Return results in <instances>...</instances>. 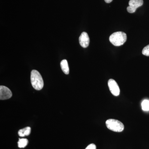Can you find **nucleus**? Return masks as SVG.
Segmentation results:
<instances>
[{
    "mask_svg": "<svg viewBox=\"0 0 149 149\" xmlns=\"http://www.w3.org/2000/svg\"><path fill=\"white\" fill-rule=\"evenodd\" d=\"M113 0H104L107 3H110Z\"/></svg>",
    "mask_w": 149,
    "mask_h": 149,
    "instance_id": "14",
    "label": "nucleus"
},
{
    "mask_svg": "<svg viewBox=\"0 0 149 149\" xmlns=\"http://www.w3.org/2000/svg\"><path fill=\"white\" fill-rule=\"evenodd\" d=\"M31 128L29 127H27L23 129H20L19 130L18 132L19 136L20 137L29 136L31 133Z\"/></svg>",
    "mask_w": 149,
    "mask_h": 149,
    "instance_id": "9",
    "label": "nucleus"
},
{
    "mask_svg": "<svg viewBox=\"0 0 149 149\" xmlns=\"http://www.w3.org/2000/svg\"><path fill=\"white\" fill-rule=\"evenodd\" d=\"M12 96V93L10 90L7 87L4 86H0V99L5 100L10 99Z\"/></svg>",
    "mask_w": 149,
    "mask_h": 149,
    "instance_id": "6",
    "label": "nucleus"
},
{
    "mask_svg": "<svg viewBox=\"0 0 149 149\" xmlns=\"http://www.w3.org/2000/svg\"><path fill=\"white\" fill-rule=\"evenodd\" d=\"M142 109L144 111H149V100H145L142 102Z\"/></svg>",
    "mask_w": 149,
    "mask_h": 149,
    "instance_id": "11",
    "label": "nucleus"
},
{
    "mask_svg": "<svg viewBox=\"0 0 149 149\" xmlns=\"http://www.w3.org/2000/svg\"><path fill=\"white\" fill-rule=\"evenodd\" d=\"M79 43L83 48L88 47L90 43V38L88 34L86 32H83L79 37Z\"/></svg>",
    "mask_w": 149,
    "mask_h": 149,
    "instance_id": "7",
    "label": "nucleus"
},
{
    "mask_svg": "<svg viewBox=\"0 0 149 149\" xmlns=\"http://www.w3.org/2000/svg\"><path fill=\"white\" fill-rule=\"evenodd\" d=\"M142 54L144 55L149 56V45L145 47L142 51Z\"/></svg>",
    "mask_w": 149,
    "mask_h": 149,
    "instance_id": "12",
    "label": "nucleus"
},
{
    "mask_svg": "<svg viewBox=\"0 0 149 149\" xmlns=\"http://www.w3.org/2000/svg\"><path fill=\"white\" fill-rule=\"evenodd\" d=\"M127 40V35L124 32H114L109 37V41L113 45L116 47L122 45Z\"/></svg>",
    "mask_w": 149,
    "mask_h": 149,
    "instance_id": "2",
    "label": "nucleus"
},
{
    "mask_svg": "<svg viewBox=\"0 0 149 149\" xmlns=\"http://www.w3.org/2000/svg\"><path fill=\"white\" fill-rule=\"evenodd\" d=\"M61 67L62 70L65 74H69V68L68 67V63L66 60L64 59L61 62Z\"/></svg>",
    "mask_w": 149,
    "mask_h": 149,
    "instance_id": "8",
    "label": "nucleus"
},
{
    "mask_svg": "<svg viewBox=\"0 0 149 149\" xmlns=\"http://www.w3.org/2000/svg\"><path fill=\"white\" fill-rule=\"evenodd\" d=\"M18 146L19 148H24L28 143V141L25 139H19L18 143Z\"/></svg>",
    "mask_w": 149,
    "mask_h": 149,
    "instance_id": "10",
    "label": "nucleus"
},
{
    "mask_svg": "<svg viewBox=\"0 0 149 149\" xmlns=\"http://www.w3.org/2000/svg\"><path fill=\"white\" fill-rule=\"evenodd\" d=\"M106 125L109 129L114 132H121L124 130L123 123L116 119H108L106 121Z\"/></svg>",
    "mask_w": 149,
    "mask_h": 149,
    "instance_id": "3",
    "label": "nucleus"
},
{
    "mask_svg": "<svg viewBox=\"0 0 149 149\" xmlns=\"http://www.w3.org/2000/svg\"><path fill=\"white\" fill-rule=\"evenodd\" d=\"M110 91L113 95L118 96L120 94V89L117 83L113 79H110L108 82Z\"/></svg>",
    "mask_w": 149,
    "mask_h": 149,
    "instance_id": "5",
    "label": "nucleus"
},
{
    "mask_svg": "<svg viewBox=\"0 0 149 149\" xmlns=\"http://www.w3.org/2000/svg\"><path fill=\"white\" fill-rule=\"evenodd\" d=\"M85 149H96V146L94 144H91L88 146Z\"/></svg>",
    "mask_w": 149,
    "mask_h": 149,
    "instance_id": "13",
    "label": "nucleus"
},
{
    "mask_svg": "<svg viewBox=\"0 0 149 149\" xmlns=\"http://www.w3.org/2000/svg\"><path fill=\"white\" fill-rule=\"evenodd\" d=\"M143 4V0H130L129 2V6L127 7V10L129 13H134L137 8L141 6Z\"/></svg>",
    "mask_w": 149,
    "mask_h": 149,
    "instance_id": "4",
    "label": "nucleus"
},
{
    "mask_svg": "<svg viewBox=\"0 0 149 149\" xmlns=\"http://www.w3.org/2000/svg\"><path fill=\"white\" fill-rule=\"evenodd\" d=\"M31 82L32 87L35 90L40 91L42 89L44 81L42 75L37 70H34L31 72Z\"/></svg>",
    "mask_w": 149,
    "mask_h": 149,
    "instance_id": "1",
    "label": "nucleus"
}]
</instances>
